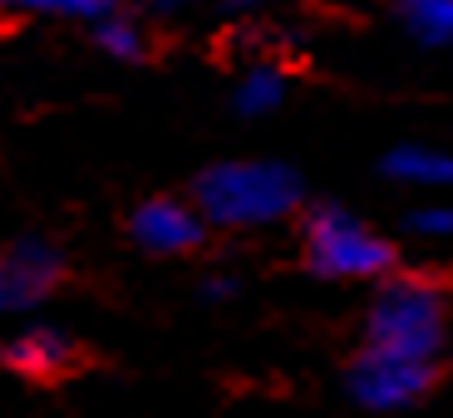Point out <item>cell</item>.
Masks as SVG:
<instances>
[{"instance_id": "cell-7", "label": "cell", "mask_w": 453, "mask_h": 418, "mask_svg": "<svg viewBox=\"0 0 453 418\" xmlns=\"http://www.w3.org/2000/svg\"><path fill=\"white\" fill-rule=\"evenodd\" d=\"M0 360L11 364V369L30 374V379H65L80 364V345L59 325H20L0 345Z\"/></svg>"}, {"instance_id": "cell-12", "label": "cell", "mask_w": 453, "mask_h": 418, "mask_svg": "<svg viewBox=\"0 0 453 418\" xmlns=\"http://www.w3.org/2000/svg\"><path fill=\"white\" fill-rule=\"evenodd\" d=\"M20 11H45V15H80V20H104L119 0H11Z\"/></svg>"}, {"instance_id": "cell-2", "label": "cell", "mask_w": 453, "mask_h": 418, "mask_svg": "<svg viewBox=\"0 0 453 418\" xmlns=\"http://www.w3.org/2000/svg\"><path fill=\"white\" fill-rule=\"evenodd\" d=\"M449 335H453L449 291L424 281V276H389V281H380L370 310H365L360 345L434 364L449 350Z\"/></svg>"}, {"instance_id": "cell-11", "label": "cell", "mask_w": 453, "mask_h": 418, "mask_svg": "<svg viewBox=\"0 0 453 418\" xmlns=\"http://www.w3.org/2000/svg\"><path fill=\"white\" fill-rule=\"evenodd\" d=\"M94 45H99L104 55H113V59H143L148 40H143V30H138L134 20L104 15V20H94Z\"/></svg>"}, {"instance_id": "cell-16", "label": "cell", "mask_w": 453, "mask_h": 418, "mask_svg": "<svg viewBox=\"0 0 453 418\" xmlns=\"http://www.w3.org/2000/svg\"><path fill=\"white\" fill-rule=\"evenodd\" d=\"M449 354H453V335H449Z\"/></svg>"}, {"instance_id": "cell-3", "label": "cell", "mask_w": 453, "mask_h": 418, "mask_svg": "<svg viewBox=\"0 0 453 418\" xmlns=\"http://www.w3.org/2000/svg\"><path fill=\"white\" fill-rule=\"evenodd\" d=\"M301 247L306 266L326 281H389L395 271V241L345 207H311Z\"/></svg>"}, {"instance_id": "cell-13", "label": "cell", "mask_w": 453, "mask_h": 418, "mask_svg": "<svg viewBox=\"0 0 453 418\" xmlns=\"http://www.w3.org/2000/svg\"><path fill=\"white\" fill-rule=\"evenodd\" d=\"M404 226L414 232V237H453V202H424L414 207V212L404 217Z\"/></svg>"}, {"instance_id": "cell-14", "label": "cell", "mask_w": 453, "mask_h": 418, "mask_svg": "<svg viewBox=\"0 0 453 418\" xmlns=\"http://www.w3.org/2000/svg\"><path fill=\"white\" fill-rule=\"evenodd\" d=\"M232 291H237L232 276H212V281H207V295H232Z\"/></svg>"}, {"instance_id": "cell-1", "label": "cell", "mask_w": 453, "mask_h": 418, "mask_svg": "<svg viewBox=\"0 0 453 418\" xmlns=\"http://www.w3.org/2000/svg\"><path fill=\"white\" fill-rule=\"evenodd\" d=\"M193 202L207 226H232V232L276 226L301 212V178L276 158H226L197 172Z\"/></svg>"}, {"instance_id": "cell-15", "label": "cell", "mask_w": 453, "mask_h": 418, "mask_svg": "<svg viewBox=\"0 0 453 418\" xmlns=\"http://www.w3.org/2000/svg\"><path fill=\"white\" fill-rule=\"evenodd\" d=\"M153 5H163V11H173V5H182V0H153Z\"/></svg>"}, {"instance_id": "cell-6", "label": "cell", "mask_w": 453, "mask_h": 418, "mask_svg": "<svg viewBox=\"0 0 453 418\" xmlns=\"http://www.w3.org/2000/svg\"><path fill=\"white\" fill-rule=\"evenodd\" d=\"M128 237L153 256H188L207 241V217L182 197H148L128 217Z\"/></svg>"}, {"instance_id": "cell-8", "label": "cell", "mask_w": 453, "mask_h": 418, "mask_svg": "<svg viewBox=\"0 0 453 418\" xmlns=\"http://www.w3.org/2000/svg\"><path fill=\"white\" fill-rule=\"evenodd\" d=\"M389 182L399 187H424V193H449L453 187V148H434V143H399L385 153L380 163Z\"/></svg>"}, {"instance_id": "cell-9", "label": "cell", "mask_w": 453, "mask_h": 418, "mask_svg": "<svg viewBox=\"0 0 453 418\" xmlns=\"http://www.w3.org/2000/svg\"><path fill=\"white\" fill-rule=\"evenodd\" d=\"M404 30L429 49H453V0H399Z\"/></svg>"}, {"instance_id": "cell-10", "label": "cell", "mask_w": 453, "mask_h": 418, "mask_svg": "<svg viewBox=\"0 0 453 418\" xmlns=\"http://www.w3.org/2000/svg\"><path fill=\"white\" fill-rule=\"evenodd\" d=\"M237 113H247V118H257V113H272V109H281V99H286V74L281 69H272V65H251L247 74L237 80Z\"/></svg>"}, {"instance_id": "cell-4", "label": "cell", "mask_w": 453, "mask_h": 418, "mask_svg": "<svg viewBox=\"0 0 453 418\" xmlns=\"http://www.w3.org/2000/svg\"><path fill=\"white\" fill-rule=\"evenodd\" d=\"M345 389L370 414H395V408L419 404L434 389V364L385 354V350H365L360 345V354L350 360V374H345Z\"/></svg>"}, {"instance_id": "cell-5", "label": "cell", "mask_w": 453, "mask_h": 418, "mask_svg": "<svg viewBox=\"0 0 453 418\" xmlns=\"http://www.w3.org/2000/svg\"><path fill=\"white\" fill-rule=\"evenodd\" d=\"M65 281V251L45 237H20L0 251V315L45 306Z\"/></svg>"}]
</instances>
